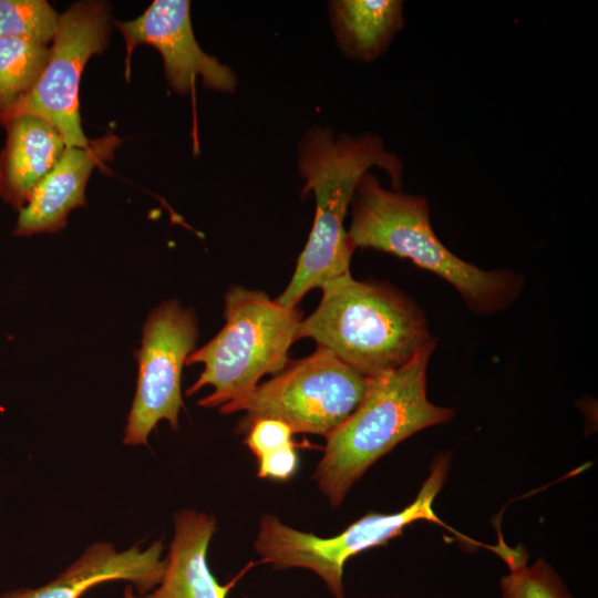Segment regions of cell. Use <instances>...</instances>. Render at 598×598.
Returning a JSON list of instances; mask_svg holds the SVG:
<instances>
[{
  "label": "cell",
  "instance_id": "1",
  "mask_svg": "<svg viewBox=\"0 0 598 598\" xmlns=\"http://www.w3.org/2000/svg\"><path fill=\"white\" fill-rule=\"evenodd\" d=\"M298 151L303 192L313 193L316 214L293 275L276 298L288 308H296L309 291L351 275L354 250L348 241L343 221L362 176L373 167L381 168L399 189L403 174L400 158L372 134L334 137L332 130L315 127L306 132Z\"/></svg>",
  "mask_w": 598,
  "mask_h": 598
},
{
  "label": "cell",
  "instance_id": "2",
  "mask_svg": "<svg viewBox=\"0 0 598 598\" xmlns=\"http://www.w3.org/2000/svg\"><path fill=\"white\" fill-rule=\"evenodd\" d=\"M347 230L351 248H372L408 258L450 285L478 315L506 309L523 289L522 277L511 270H483L452 251L437 238L430 221L427 200L419 195L384 188L370 172L360 179Z\"/></svg>",
  "mask_w": 598,
  "mask_h": 598
},
{
  "label": "cell",
  "instance_id": "3",
  "mask_svg": "<svg viewBox=\"0 0 598 598\" xmlns=\"http://www.w3.org/2000/svg\"><path fill=\"white\" fill-rule=\"evenodd\" d=\"M435 340L404 365L369 378L355 410L324 437L313 478L332 506L380 457L412 434L448 422L454 411L427 400L426 369Z\"/></svg>",
  "mask_w": 598,
  "mask_h": 598
},
{
  "label": "cell",
  "instance_id": "4",
  "mask_svg": "<svg viewBox=\"0 0 598 598\" xmlns=\"http://www.w3.org/2000/svg\"><path fill=\"white\" fill-rule=\"evenodd\" d=\"M321 291L298 340L312 339L367 378L404 365L434 341L423 311L389 285L348 275Z\"/></svg>",
  "mask_w": 598,
  "mask_h": 598
},
{
  "label": "cell",
  "instance_id": "5",
  "mask_svg": "<svg viewBox=\"0 0 598 598\" xmlns=\"http://www.w3.org/2000/svg\"><path fill=\"white\" fill-rule=\"evenodd\" d=\"M224 317L221 330L186 360L187 365L204 364L186 394L213 388L198 401L203 408H220L249 393L262 377L281 372L303 319L298 307H285L264 291L241 286L227 290Z\"/></svg>",
  "mask_w": 598,
  "mask_h": 598
},
{
  "label": "cell",
  "instance_id": "6",
  "mask_svg": "<svg viewBox=\"0 0 598 598\" xmlns=\"http://www.w3.org/2000/svg\"><path fill=\"white\" fill-rule=\"evenodd\" d=\"M368 380L333 352L317 346L308 357L289 361L272 379L219 410L223 414L244 412L239 423L244 432L258 419H276L295 434L326 436L359 405Z\"/></svg>",
  "mask_w": 598,
  "mask_h": 598
},
{
  "label": "cell",
  "instance_id": "7",
  "mask_svg": "<svg viewBox=\"0 0 598 598\" xmlns=\"http://www.w3.org/2000/svg\"><path fill=\"white\" fill-rule=\"evenodd\" d=\"M448 454L435 458L427 480L414 502L394 514L369 513L333 537H319L289 527L274 515L259 524L255 549L275 568L302 567L315 571L336 598H344L343 568L347 560L367 549L386 544L416 520L445 526L433 511V502L447 474Z\"/></svg>",
  "mask_w": 598,
  "mask_h": 598
},
{
  "label": "cell",
  "instance_id": "8",
  "mask_svg": "<svg viewBox=\"0 0 598 598\" xmlns=\"http://www.w3.org/2000/svg\"><path fill=\"white\" fill-rule=\"evenodd\" d=\"M111 34L110 6L82 1L60 14L48 63L30 93L0 117V124L19 115H34L52 124L66 147H86L79 113V85L87 60L100 54Z\"/></svg>",
  "mask_w": 598,
  "mask_h": 598
},
{
  "label": "cell",
  "instance_id": "9",
  "mask_svg": "<svg viewBox=\"0 0 598 598\" xmlns=\"http://www.w3.org/2000/svg\"><path fill=\"white\" fill-rule=\"evenodd\" d=\"M198 339L196 316L190 308L171 299L148 315L142 344L135 355L138 364L136 391L124 430L125 445L147 444L161 420L178 429L184 406L182 372Z\"/></svg>",
  "mask_w": 598,
  "mask_h": 598
},
{
  "label": "cell",
  "instance_id": "10",
  "mask_svg": "<svg viewBox=\"0 0 598 598\" xmlns=\"http://www.w3.org/2000/svg\"><path fill=\"white\" fill-rule=\"evenodd\" d=\"M189 8L187 0H155L136 19L115 22L126 44V75L134 48L148 44L161 53L166 80L176 93H188L197 78L208 89L233 93L236 74L199 47Z\"/></svg>",
  "mask_w": 598,
  "mask_h": 598
},
{
  "label": "cell",
  "instance_id": "11",
  "mask_svg": "<svg viewBox=\"0 0 598 598\" xmlns=\"http://www.w3.org/2000/svg\"><path fill=\"white\" fill-rule=\"evenodd\" d=\"M163 548L161 539L146 548L136 544L124 550L109 542H94L48 584L7 591L0 598H80L91 587L110 580H125L144 595L161 581Z\"/></svg>",
  "mask_w": 598,
  "mask_h": 598
},
{
  "label": "cell",
  "instance_id": "12",
  "mask_svg": "<svg viewBox=\"0 0 598 598\" xmlns=\"http://www.w3.org/2000/svg\"><path fill=\"white\" fill-rule=\"evenodd\" d=\"M120 143L116 135L107 134L90 141L86 147H65L19 210L13 234L31 236L64 228L70 212L86 205L85 187L92 171L110 159Z\"/></svg>",
  "mask_w": 598,
  "mask_h": 598
},
{
  "label": "cell",
  "instance_id": "13",
  "mask_svg": "<svg viewBox=\"0 0 598 598\" xmlns=\"http://www.w3.org/2000/svg\"><path fill=\"white\" fill-rule=\"evenodd\" d=\"M216 530L213 516L194 509L174 514V536L158 585L135 598H226L234 585H220L207 565Z\"/></svg>",
  "mask_w": 598,
  "mask_h": 598
},
{
  "label": "cell",
  "instance_id": "14",
  "mask_svg": "<svg viewBox=\"0 0 598 598\" xmlns=\"http://www.w3.org/2000/svg\"><path fill=\"white\" fill-rule=\"evenodd\" d=\"M2 125L7 140L0 152V196L20 210L66 145L52 124L34 115H19Z\"/></svg>",
  "mask_w": 598,
  "mask_h": 598
},
{
  "label": "cell",
  "instance_id": "15",
  "mask_svg": "<svg viewBox=\"0 0 598 598\" xmlns=\"http://www.w3.org/2000/svg\"><path fill=\"white\" fill-rule=\"evenodd\" d=\"M330 18L340 49L350 58L372 61L404 24L400 0H336Z\"/></svg>",
  "mask_w": 598,
  "mask_h": 598
},
{
  "label": "cell",
  "instance_id": "16",
  "mask_svg": "<svg viewBox=\"0 0 598 598\" xmlns=\"http://www.w3.org/2000/svg\"><path fill=\"white\" fill-rule=\"evenodd\" d=\"M50 47L0 38V117L23 100L39 81Z\"/></svg>",
  "mask_w": 598,
  "mask_h": 598
},
{
  "label": "cell",
  "instance_id": "17",
  "mask_svg": "<svg viewBox=\"0 0 598 598\" xmlns=\"http://www.w3.org/2000/svg\"><path fill=\"white\" fill-rule=\"evenodd\" d=\"M494 553L509 568V575L501 580L503 598H571L557 574L544 560L527 566V556L522 548H511L501 535Z\"/></svg>",
  "mask_w": 598,
  "mask_h": 598
},
{
  "label": "cell",
  "instance_id": "18",
  "mask_svg": "<svg viewBox=\"0 0 598 598\" xmlns=\"http://www.w3.org/2000/svg\"><path fill=\"white\" fill-rule=\"evenodd\" d=\"M60 13L45 0H0V38H13L48 47Z\"/></svg>",
  "mask_w": 598,
  "mask_h": 598
},
{
  "label": "cell",
  "instance_id": "19",
  "mask_svg": "<svg viewBox=\"0 0 598 598\" xmlns=\"http://www.w3.org/2000/svg\"><path fill=\"white\" fill-rule=\"evenodd\" d=\"M245 443L258 458L277 450L296 445L293 431L285 422L276 419H258L245 431Z\"/></svg>",
  "mask_w": 598,
  "mask_h": 598
},
{
  "label": "cell",
  "instance_id": "20",
  "mask_svg": "<svg viewBox=\"0 0 598 598\" xmlns=\"http://www.w3.org/2000/svg\"><path fill=\"white\" fill-rule=\"evenodd\" d=\"M296 445L287 446L259 457L258 476L260 478H270L286 481L297 471L299 458Z\"/></svg>",
  "mask_w": 598,
  "mask_h": 598
},
{
  "label": "cell",
  "instance_id": "21",
  "mask_svg": "<svg viewBox=\"0 0 598 598\" xmlns=\"http://www.w3.org/2000/svg\"><path fill=\"white\" fill-rule=\"evenodd\" d=\"M124 598H135L133 586L127 585L124 589Z\"/></svg>",
  "mask_w": 598,
  "mask_h": 598
}]
</instances>
